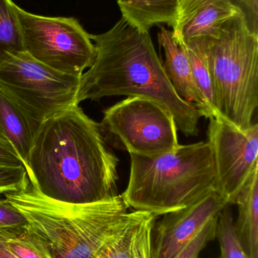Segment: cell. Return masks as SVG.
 I'll list each match as a JSON object with an SVG mask.
<instances>
[{
  "instance_id": "6da1fadb",
  "label": "cell",
  "mask_w": 258,
  "mask_h": 258,
  "mask_svg": "<svg viewBox=\"0 0 258 258\" xmlns=\"http://www.w3.org/2000/svg\"><path fill=\"white\" fill-rule=\"evenodd\" d=\"M118 164L99 124L74 105L41 124L25 168L48 198L87 204L118 195Z\"/></svg>"
},
{
  "instance_id": "7a4b0ae2",
  "label": "cell",
  "mask_w": 258,
  "mask_h": 258,
  "mask_svg": "<svg viewBox=\"0 0 258 258\" xmlns=\"http://www.w3.org/2000/svg\"><path fill=\"white\" fill-rule=\"evenodd\" d=\"M96 56L80 77L77 105L105 97H140L156 101L174 118L186 136H197L201 117L198 109L174 90L149 32H142L121 18L109 31L91 34Z\"/></svg>"
},
{
  "instance_id": "3957f363",
  "label": "cell",
  "mask_w": 258,
  "mask_h": 258,
  "mask_svg": "<svg viewBox=\"0 0 258 258\" xmlns=\"http://www.w3.org/2000/svg\"><path fill=\"white\" fill-rule=\"evenodd\" d=\"M130 155V178L122 194L130 209L160 216L187 207L216 187L209 141L180 144L156 157Z\"/></svg>"
},
{
  "instance_id": "277c9868",
  "label": "cell",
  "mask_w": 258,
  "mask_h": 258,
  "mask_svg": "<svg viewBox=\"0 0 258 258\" xmlns=\"http://www.w3.org/2000/svg\"><path fill=\"white\" fill-rule=\"evenodd\" d=\"M3 196L46 242L55 258L93 257L113 226L130 209L122 195L71 204L48 198L30 183L25 189Z\"/></svg>"
},
{
  "instance_id": "5b68a950",
  "label": "cell",
  "mask_w": 258,
  "mask_h": 258,
  "mask_svg": "<svg viewBox=\"0 0 258 258\" xmlns=\"http://www.w3.org/2000/svg\"><path fill=\"white\" fill-rule=\"evenodd\" d=\"M205 51L217 118L247 130L258 107V35L239 13L205 39Z\"/></svg>"
},
{
  "instance_id": "8992f818",
  "label": "cell",
  "mask_w": 258,
  "mask_h": 258,
  "mask_svg": "<svg viewBox=\"0 0 258 258\" xmlns=\"http://www.w3.org/2000/svg\"><path fill=\"white\" fill-rule=\"evenodd\" d=\"M80 80L48 68L26 51L0 63V89L39 125L77 105Z\"/></svg>"
},
{
  "instance_id": "52a82bcc",
  "label": "cell",
  "mask_w": 258,
  "mask_h": 258,
  "mask_svg": "<svg viewBox=\"0 0 258 258\" xmlns=\"http://www.w3.org/2000/svg\"><path fill=\"white\" fill-rule=\"evenodd\" d=\"M99 126L108 144L130 154L156 157L180 146L172 115L147 98L128 97L106 109Z\"/></svg>"
},
{
  "instance_id": "ba28073f",
  "label": "cell",
  "mask_w": 258,
  "mask_h": 258,
  "mask_svg": "<svg viewBox=\"0 0 258 258\" xmlns=\"http://www.w3.org/2000/svg\"><path fill=\"white\" fill-rule=\"evenodd\" d=\"M24 49L35 60L59 72L80 77L96 56L95 45L74 18L45 17L17 6Z\"/></svg>"
},
{
  "instance_id": "9c48e42d",
  "label": "cell",
  "mask_w": 258,
  "mask_h": 258,
  "mask_svg": "<svg viewBox=\"0 0 258 258\" xmlns=\"http://www.w3.org/2000/svg\"><path fill=\"white\" fill-rule=\"evenodd\" d=\"M209 119L208 138L215 160V189L232 205L258 167V124L242 131L224 119Z\"/></svg>"
},
{
  "instance_id": "30bf717a",
  "label": "cell",
  "mask_w": 258,
  "mask_h": 258,
  "mask_svg": "<svg viewBox=\"0 0 258 258\" xmlns=\"http://www.w3.org/2000/svg\"><path fill=\"white\" fill-rule=\"evenodd\" d=\"M230 206L216 189L187 207L163 215L156 224L151 258H174L223 209Z\"/></svg>"
},
{
  "instance_id": "8fae6325",
  "label": "cell",
  "mask_w": 258,
  "mask_h": 258,
  "mask_svg": "<svg viewBox=\"0 0 258 258\" xmlns=\"http://www.w3.org/2000/svg\"><path fill=\"white\" fill-rule=\"evenodd\" d=\"M157 217L147 211H128L113 226L92 258H151Z\"/></svg>"
},
{
  "instance_id": "7c38bea8",
  "label": "cell",
  "mask_w": 258,
  "mask_h": 258,
  "mask_svg": "<svg viewBox=\"0 0 258 258\" xmlns=\"http://www.w3.org/2000/svg\"><path fill=\"white\" fill-rule=\"evenodd\" d=\"M240 13L229 0H182L173 34L178 43L196 38L213 39L223 25Z\"/></svg>"
},
{
  "instance_id": "4fadbf2b",
  "label": "cell",
  "mask_w": 258,
  "mask_h": 258,
  "mask_svg": "<svg viewBox=\"0 0 258 258\" xmlns=\"http://www.w3.org/2000/svg\"><path fill=\"white\" fill-rule=\"evenodd\" d=\"M159 45L165 51L164 69L177 95L198 109L201 117H214L210 107L198 89L194 79L189 57L173 32L162 27L158 34Z\"/></svg>"
},
{
  "instance_id": "5bb4252c",
  "label": "cell",
  "mask_w": 258,
  "mask_h": 258,
  "mask_svg": "<svg viewBox=\"0 0 258 258\" xmlns=\"http://www.w3.org/2000/svg\"><path fill=\"white\" fill-rule=\"evenodd\" d=\"M39 127L0 89V138L12 146L25 168Z\"/></svg>"
},
{
  "instance_id": "9a60e30c",
  "label": "cell",
  "mask_w": 258,
  "mask_h": 258,
  "mask_svg": "<svg viewBox=\"0 0 258 258\" xmlns=\"http://www.w3.org/2000/svg\"><path fill=\"white\" fill-rule=\"evenodd\" d=\"M238 206L234 223L239 242L250 258H258V167L236 196Z\"/></svg>"
},
{
  "instance_id": "2e32d148",
  "label": "cell",
  "mask_w": 258,
  "mask_h": 258,
  "mask_svg": "<svg viewBox=\"0 0 258 258\" xmlns=\"http://www.w3.org/2000/svg\"><path fill=\"white\" fill-rule=\"evenodd\" d=\"M182 0H118L122 18L142 32L159 24L173 27Z\"/></svg>"
},
{
  "instance_id": "e0dca14e",
  "label": "cell",
  "mask_w": 258,
  "mask_h": 258,
  "mask_svg": "<svg viewBox=\"0 0 258 258\" xmlns=\"http://www.w3.org/2000/svg\"><path fill=\"white\" fill-rule=\"evenodd\" d=\"M0 236L16 258H55L46 242L27 225L0 229Z\"/></svg>"
},
{
  "instance_id": "ac0fdd59",
  "label": "cell",
  "mask_w": 258,
  "mask_h": 258,
  "mask_svg": "<svg viewBox=\"0 0 258 258\" xmlns=\"http://www.w3.org/2000/svg\"><path fill=\"white\" fill-rule=\"evenodd\" d=\"M15 7L12 0H0V63L25 51Z\"/></svg>"
},
{
  "instance_id": "d6986e66",
  "label": "cell",
  "mask_w": 258,
  "mask_h": 258,
  "mask_svg": "<svg viewBox=\"0 0 258 258\" xmlns=\"http://www.w3.org/2000/svg\"><path fill=\"white\" fill-rule=\"evenodd\" d=\"M180 44L183 45L189 57L197 86L210 107L214 117L217 118L213 86L206 56L205 39L196 38Z\"/></svg>"
},
{
  "instance_id": "ffe728a7",
  "label": "cell",
  "mask_w": 258,
  "mask_h": 258,
  "mask_svg": "<svg viewBox=\"0 0 258 258\" xmlns=\"http://www.w3.org/2000/svg\"><path fill=\"white\" fill-rule=\"evenodd\" d=\"M216 238L220 245L219 258H250L238 239L230 206L218 215Z\"/></svg>"
},
{
  "instance_id": "44dd1931",
  "label": "cell",
  "mask_w": 258,
  "mask_h": 258,
  "mask_svg": "<svg viewBox=\"0 0 258 258\" xmlns=\"http://www.w3.org/2000/svg\"><path fill=\"white\" fill-rule=\"evenodd\" d=\"M218 216L211 220L189 243L174 258H198L208 244L216 238Z\"/></svg>"
},
{
  "instance_id": "7402d4cb",
  "label": "cell",
  "mask_w": 258,
  "mask_h": 258,
  "mask_svg": "<svg viewBox=\"0 0 258 258\" xmlns=\"http://www.w3.org/2000/svg\"><path fill=\"white\" fill-rule=\"evenodd\" d=\"M27 225V220L22 214L6 199L0 197V229L18 228Z\"/></svg>"
},
{
  "instance_id": "603a6c76",
  "label": "cell",
  "mask_w": 258,
  "mask_h": 258,
  "mask_svg": "<svg viewBox=\"0 0 258 258\" xmlns=\"http://www.w3.org/2000/svg\"><path fill=\"white\" fill-rule=\"evenodd\" d=\"M243 16L250 31L258 35V0H229Z\"/></svg>"
},
{
  "instance_id": "cb8c5ba5",
  "label": "cell",
  "mask_w": 258,
  "mask_h": 258,
  "mask_svg": "<svg viewBox=\"0 0 258 258\" xmlns=\"http://www.w3.org/2000/svg\"><path fill=\"white\" fill-rule=\"evenodd\" d=\"M21 174L16 167H0V195L18 190L21 185Z\"/></svg>"
},
{
  "instance_id": "d4e9b609",
  "label": "cell",
  "mask_w": 258,
  "mask_h": 258,
  "mask_svg": "<svg viewBox=\"0 0 258 258\" xmlns=\"http://www.w3.org/2000/svg\"><path fill=\"white\" fill-rule=\"evenodd\" d=\"M0 167H24L12 146L0 138Z\"/></svg>"
},
{
  "instance_id": "484cf974",
  "label": "cell",
  "mask_w": 258,
  "mask_h": 258,
  "mask_svg": "<svg viewBox=\"0 0 258 258\" xmlns=\"http://www.w3.org/2000/svg\"><path fill=\"white\" fill-rule=\"evenodd\" d=\"M0 258H16L10 252L0 236Z\"/></svg>"
},
{
  "instance_id": "4316f807",
  "label": "cell",
  "mask_w": 258,
  "mask_h": 258,
  "mask_svg": "<svg viewBox=\"0 0 258 258\" xmlns=\"http://www.w3.org/2000/svg\"><path fill=\"white\" fill-rule=\"evenodd\" d=\"M198 258H200V257H198Z\"/></svg>"
}]
</instances>
